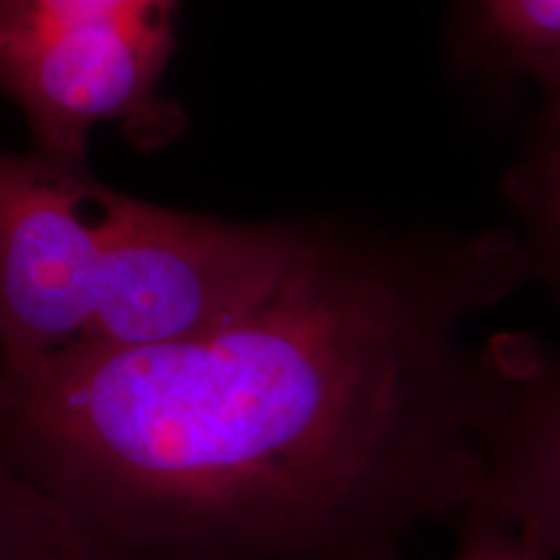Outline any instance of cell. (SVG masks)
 Segmentation results:
<instances>
[{
    "instance_id": "9",
    "label": "cell",
    "mask_w": 560,
    "mask_h": 560,
    "mask_svg": "<svg viewBox=\"0 0 560 560\" xmlns=\"http://www.w3.org/2000/svg\"><path fill=\"white\" fill-rule=\"evenodd\" d=\"M179 0H0V24L112 19L136 11H172Z\"/></svg>"
},
{
    "instance_id": "2",
    "label": "cell",
    "mask_w": 560,
    "mask_h": 560,
    "mask_svg": "<svg viewBox=\"0 0 560 560\" xmlns=\"http://www.w3.org/2000/svg\"><path fill=\"white\" fill-rule=\"evenodd\" d=\"M91 210L104 262L81 348L96 350L166 346L234 319L276 289L312 234V221L210 219L100 179L91 185Z\"/></svg>"
},
{
    "instance_id": "8",
    "label": "cell",
    "mask_w": 560,
    "mask_h": 560,
    "mask_svg": "<svg viewBox=\"0 0 560 560\" xmlns=\"http://www.w3.org/2000/svg\"><path fill=\"white\" fill-rule=\"evenodd\" d=\"M0 560H100L37 488L0 465Z\"/></svg>"
},
{
    "instance_id": "1",
    "label": "cell",
    "mask_w": 560,
    "mask_h": 560,
    "mask_svg": "<svg viewBox=\"0 0 560 560\" xmlns=\"http://www.w3.org/2000/svg\"><path fill=\"white\" fill-rule=\"evenodd\" d=\"M524 285L509 226L312 221L276 289L213 330L0 363V465L100 560H402L472 506L467 325Z\"/></svg>"
},
{
    "instance_id": "4",
    "label": "cell",
    "mask_w": 560,
    "mask_h": 560,
    "mask_svg": "<svg viewBox=\"0 0 560 560\" xmlns=\"http://www.w3.org/2000/svg\"><path fill=\"white\" fill-rule=\"evenodd\" d=\"M94 174L0 151V363L81 348L104 262Z\"/></svg>"
},
{
    "instance_id": "3",
    "label": "cell",
    "mask_w": 560,
    "mask_h": 560,
    "mask_svg": "<svg viewBox=\"0 0 560 560\" xmlns=\"http://www.w3.org/2000/svg\"><path fill=\"white\" fill-rule=\"evenodd\" d=\"M172 11L0 24V100L16 104L34 151L89 166L96 125H122L140 151L182 136L187 115L161 91L177 47Z\"/></svg>"
},
{
    "instance_id": "6",
    "label": "cell",
    "mask_w": 560,
    "mask_h": 560,
    "mask_svg": "<svg viewBox=\"0 0 560 560\" xmlns=\"http://www.w3.org/2000/svg\"><path fill=\"white\" fill-rule=\"evenodd\" d=\"M452 60L490 91L560 94V0H457Z\"/></svg>"
},
{
    "instance_id": "10",
    "label": "cell",
    "mask_w": 560,
    "mask_h": 560,
    "mask_svg": "<svg viewBox=\"0 0 560 560\" xmlns=\"http://www.w3.org/2000/svg\"><path fill=\"white\" fill-rule=\"evenodd\" d=\"M457 548L452 560H537L516 537L480 511H467L457 522Z\"/></svg>"
},
{
    "instance_id": "5",
    "label": "cell",
    "mask_w": 560,
    "mask_h": 560,
    "mask_svg": "<svg viewBox=\"0 0 560 560\" xmlns=\"http://www.w3.org/2000/svg\"><path fill=\"white\" fill-rule=\"evenodd\" d=\"M482 371L480 480L467 511L503 524L537 560H560V353L532 335H495Z\"/></svg>"
},
{
    "instance_id": "7",
    "label": "cell",
    "mask_w": 560,
    "mask_h": 560,
    "mask_svg": "<svg viewBox=\"0 0 560 560\" xmlns=\"http://www.w3.org/2000/svg\"><path fill=\"white\" fill-rule=\"evenodd\" d=\"M503 206L529 268L560 314V94L540 102L535 128L501 179Z\"/></svg>"
}]
</instances>
